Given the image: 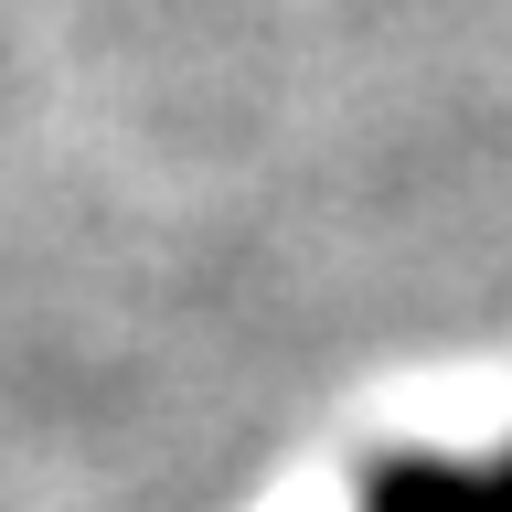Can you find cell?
I'll list each match as a JSON object with an SVG mask.
<instances>
[{
    "label": "cell",
    "mask_w": 512,
    "mask_h": 512,
    "mask_svg": "<svg viewBox=\"0 0 512 512\" xmlns=\"http://www.w3.org/2000/svg\"><path fill=\"white\" fill-rule=\"evenodd\" d=\"M363 512H491V470L470 459H427V448H395L363 470Z\"/></svg>",
    "instance_id": "obj_1"
},
{
    "label": "cell",
    "mask_w": 512,
    "mask_h": 512,
    "mask_svg": "<svg viewBox=\"0 0 512 512\" xmlns=\"http://www.w3.org/2000/svg\"><path fill=\"white\" fill-rule=\"evenodd\" d=\"M491 512H512V448L491 459Z\"/></svg>",
    "instance_id": "obj_2"
}]
</instances>
